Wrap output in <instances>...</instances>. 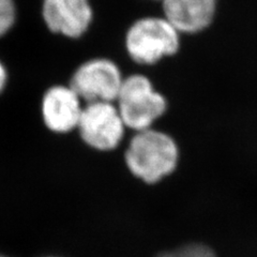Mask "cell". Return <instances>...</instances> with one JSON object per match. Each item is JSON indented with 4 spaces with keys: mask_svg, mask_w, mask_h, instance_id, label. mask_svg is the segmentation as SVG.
<instances>
[{
    "mask_svg": "<svg viewBox=\"0 0 257 257\" xmlns=\"http://www.w3.org/2000/svg\"><path fill=\"white\" fill-rule=\"evenodd\" d=\"M82 102L83 100L70 85L51 87L44 93L41 104L45 126L57 134L76 130L84 108Z\"/></svg>",
    "mask_w": 257,
    "mask_h": 257,
    "instance_id": "obj_6",
    "label": "cell"
},
{
    "mask_svg": "<svg viewBox=\"0 0 257 257\" xmlns=\"http://www.w3.org/2000/svg\"><path fill=\"white\" fill-rule=\"evenodd\" d=\"M7 77V71L3 66V63L0 62V92H2L4 90V88L6 87Z\"/></svg>",
    "mask_w": 257,
    "mask_h": 257,
    "instance_id": "obj_11",
    "label": "cell"
},
{
    "mask_svg": "<svg viewBox=\"0 0 257 257\" xmlns=\"http://www.w3.org/2000/svg\"><path fill=\"white\" fill-rule=\"evenodd\" d=\"M42 13L48 29L72 39L85 34L93 16L89 0H43Z\"/></svg>",
    "mask_w": 257,
    "mask_h": 257,
    "instance_id": "obj_7",
    "label": "cell"
},
{
    "mask_svg": "<svg viewBox=\"0 0 257 257\" xmlns=\"http://www.w3.org/2000/svg\"><path fill=\"white\" fill-rule=\"evenodd\" d=\"M48 257H55V256H48Z\"/></svg>",
    "mask_w": 257,
    "mask_h": 257,
    "instance_id": "obj_13",
    "label": "cell"
},
{
    "mask_svg": "<svg viewBox=\"0 0 257 257\" xmlns=\"http://www.w3.org/2000/svg\"><path fill=\"white\" fill-rule=\"evenodd\" d=\"M155 257H216L213 248L202 242H190L160 252Z\"/></svg>",
    "mask_w": 257,
    "mask_h": 257,
    "instance_id": "obj_9",
    "label": "cell"
},
{
    "mask_svg": "<svg viewBox=\"0 0 257 257\" xmlns=\"http://www.w3.org/2000/svg\"><path fill=\"white\" fill-rule=\"evenodd\" d=\"M180 32L165 18H144L128 28L125 47L128 56L140 64H155L179 50Z\"/></svg>",
    "mask_w": 257,
    "mask_h": 257,
    "instance_id": "obj_3",
    "label": "cell"
},
{
    "mask_svg": "<svg viewBox=\"0 0 257 257\" xmlns=\"http://www.w3.org/2000/svg\"><path fill=\"white\" fill-rule=\"evenodd\" d=\"M121 71L109 59H90L75 70L70 86L83 101L116 102L123 83Z\"/></svg>",
    "mask_w": 257,
    "mask_h": 257,
    "instance_id": "obj_5",
    "label": "cell"
},
{
    "mask_svg": "<svg viewBox=\"0 0 257 257\" xmlns=\"http://www.w3.org/2000/svg\"><path fill=\"white\" fill-rule=\"evenodd\" d=\"M179 156L173 136L151 127L135 132L125 150L124 162L136 178L155 184L175 172Z\"/></svg>",
    "mask_w": 257,
    "mask_h": 257,
    "instance_id": "obj_1",
    "label": "cell"
},
{
    "mask_svg": "<svg viewBox=\"0 0 257 257\" xmlns=\"http://www.w3.org/2000/svg\"><path fill=\"white\" fill-rule=\"evenodd\" d=\"M16 19V8L13 0H0V37L9 31Z\"/></svg>",
    "mask_w": 257,
    "mask_h": 257,
    "instance_id": "obj_10",
    "label": "cell"
},
{
    "mask_svg": "<svg viewBox=\"0 0 257 257\" xmlns=\"http://www.w3.org/2000/svg\"><path fill=\"white\" fill-rule=\"evenodd\" d=\"M0 257H8V256H5V255H0Z\"/></svg>",
    "mask_w": 257,
    "mask_h": 257,
    "instance_id": "obj_12",
    "label": "cell"
},
{
    "mask_svg": "<svg viewBox=\"0 0 257 257\" xmlns=\"http://www.w3.org/2000/svg\"><path fill=\"white\" fill-rule=\"evenodd\" d=\"M76 130L87 146L110 151L122 142L126 126L115 102H91L84 106Z\"/></svg>",
    "mask_w": 257,
    "mask_h": 257,
    "instance_id": "obj_4",
    "label": "cell"
},
{
    "mask_svg": "<svg viewBox=\"0 0 257 257\" xmlns=\"http://www.w3.org/2000/svg\"><path fill=\"white\" fill-rule=\"evenodd\" d=\"M218 0H163L165 19L179 32L196 34L213 21Z\"/></svg>",
    "mask_w": 257,
    "mask_h": 257,
    "instance_id": "obj_8",
    "label": "cell"
},
{
    "mask_svg": "<svg viewBox=\"0 0 257 257\" xmlns=\"http://www.w3.org/2000/svg\"><path fill=\"white\" fill-rule=\"evenodd\" d=\"M115 103L126 128L134 132L154 127L167 109L165 96L156 90L147 76L142 74L123 79Z\"/></svg>",
    "mask_w": 257,
    "mask_h": 257,
    "instance_id": "obj_2",
    "label": "cell"
}]
</instances>
